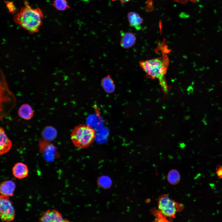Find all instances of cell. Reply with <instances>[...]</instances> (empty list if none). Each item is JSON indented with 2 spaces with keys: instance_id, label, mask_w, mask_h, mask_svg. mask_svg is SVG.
<instances>
[{
  "instance_id": "obj_1",
  "label": "cell",
  "mask_w": 222,
  "mask_h": 222,
  "mask_svg": "<svg viewBox=\"0 0 222 222\" xmlns=\"http://www.w3.org/2000/svg\"><path fill=\"white\" fill-rule=\"evenodd\" d=\"M23 4L20 11L14 15L13 20L29 33H36L42 23L43 14L40 8L32 7L27 0H23Z\"/></svg>"
},
{
  "instance_id": "obj_2",
  "label": "cell",
  "mask_w": 222,
  "mask_h": 222,
  "mask_svg": "<svg viewBox=\"0 0 222 222\" xmlns=\"http://www.w3.org/2000/svg\"><path fill=\"white\" fill-rule=\"evenodd\" d=\"M158 210L154 212L155 222H172L168 220L175 218L177 213L184 208L183 205L171 199L168 195L163 194L158 198Z\"/></svg>"
},
{
  "instance_id": "obj_3",
  "label": "cell",
  "mask_w": 222,
  "mask_h": 222,
  "mask_svg": "<svg viewBox=\"0 0 222 222\" xmlns=\"http://www.w3.org/2000/svg\"><path fill=\"white\" fill-rule=\"evenodd\" d=\"M139 63L148 76L158 79L163 90L166 92L167 86L164 78L167 68L166 62L160 58H157L141 61Z\"/></svg>"
},
{
  "instance_id": "obj_4",
  "label": "cell",
  "mask_w": 222,
  "mask_h": 222,
  "mask_svg": "<svg viewBox=\"0 0 222 222\" xmlns=\"http://www.w3.org/2000/svg\"><path fill=\"white\" fill-rule=\"evenodd\" d=\"M96 136L94 129L85 124H80L72 130L70 135L72 142L78 148H85L93 142Z\"/></svg>"
},
{
  "instance_id": "obj_5",
  "label": "cell",
  "mask_w": 222,
  "mask_h": 222,
  "mask_svg": "<svg viewBox=\"0 0 222 222\" xmlns=\"http://www.w3.org/2000/svg\"><path fill=\"white\" fill-rule=\"evenodd\" d=\"M0 215L1 220L5 222H10L15 218V211L9 197L0 195Z\"/></svg>"
},
{
  "instance_id": "obj_6",
  "label": "cell",
  "mask_w": 222,
  "mask_h": 222,
  "mask_svg": "<svg viewBox=\"0 0 222 222\" xmlns=\"http://www.w3.org/2000/svg\"><path fill=\"white\" fill-rule=\"evenodd\" d=\"M39 150L42 154L44 158L47 161H52L56 156V148L50 142L43 139L40 138L38 141Z\"/></svg>"
},
{
  "instance_id": "obj_7",
  "label": "cell",
  "mask_w": 222,
  "mask_h": 222,
  "mask_svg": "<svg viewBox=\"0 0 222 222\" xmlns=\"http://www.w3.org/2000/svg\"><path fill=\"white\" fill-rule=\"evenodd\" d=\"M38 222H71L64 218L62 214L55 209H49L43 212Z\"/></svg>"
},
{
  "instance_id": "obj_8",
  "label": "cell",
  "mask_w": 222,
  "mask_h": 222,
  "mask_svg": "<svg viewBox=\"0 0 222 222\" xmlns=\"http://www.w3.org/2000/svg\"><path fill=\"white\" fill-rule=\"evenodd\" d=\"M121 39L120 43L121 46L125 49H128L132 47L135 44L136 37L132 32H121Z\"/></svg>"
},
{
  "instance_id": "obj_9",
  "label": "cell",
  "mask_w": 222,
  "mask_h": 222,
  "mask_svg": "<svg viewBox=\"0 0 222 222\" xmlns=\"http://www.w3.org/2000/svg\"><path fill=\"white\" fill-rule=\"evenodd\" d=\"M12 142L7 136L5 131L0 128V154L3 155L8 152L11 148Z\"/></svg>"
},
{
  "instance_id": "obj_10",
  "label": "cell",
  "mask_w": 222,
  "mask_h": 222,
  "mask_svg": "<svg viewBox=\"0 0 222 222\" xmlns=\"http://www.w3.org/2000/svg\"><path fill=\"white\" fill-rule=\"evenodd\" d=\"M12 173L15 178L22 179L28 176L29 170L26 164L22 162H18L13 167Z\"/></svg>"
},
{
  "instance_id": "obj_11",
  "label": "cell",
  "mask_w": 222,
  "mask_h": 222,
  "mask_svg": "<svg viewBox=\"0 0 222 222\" xmlns=\"http://www.w3.org/2000/svg\"><path fill=\"white\" fill-rule=\"evenodd\" d=\"M16 187L14 182L11 180H7L2 182L0 186L1 195L8 197L14 195Z\"/></svg>"
},
{
  "instance_id": "obj_12",
  "label": "cell",
  "mask_w": 222,
  "mask_h": 222,
  "mask_svg": "<svg viewBox=\"0 0 222 222\" xmlns=\"http://www.w3.org/2000/svg\"><path fill=\"white\" fill-rule=\"evenodd\" d=\"M127 18L130 25L137 30L142 29L143 19L137 13L134 12H129Z\"/></svg>"
},
{
  "instance_id": "obj_13",
  "label": "cell",
  "mask_w": 222,
  "mask_h": 222,
  "mask_svg": "<svg viewBox=\"0 0 222 222\" xmlns=\"http://www.w3.org/2000/svg\"><path fill=\"white\" fill-rule=\"evenodd\" d=\"M33 109L30 105L24 104L20 106L18 110L19 117L26 120L31 119L34 115Z\"/></svg>"
},
{
  "instance_id": "obj_14",
  "label": "cell",
  "mask_w": 222,
  "mask_h": 222,
  "mask_svg": "<svg viewBox=\"0 0 222 222\" xmlns=\"http://www.w3.org/2000/svg\"><path fill=\"white\" fill-rule=\"evenodd\" d=\"M42 138L51 142L56 138L57 132L56 130L51 126H47L44 128L41 132Z\"/></svg>"
},
{
  "instance_id": "obj_15",
  "label": "cell",
  "mask_w": 222,
  "mask_h": 222,
  "mask_svg": "<svg viewBox=\"0 0 222 222\" xmlns=\"http://www.w3.org/2000/svg\"><path fill=\"white\" fill-rule=\"evenodd\" d=\"M167 179L168 182L171 185L177 184L180 180V176L179 172L175 169L171 170L168 173Z\"/></svg>"
},
{
  "instance_id": "obj_16",
  "label": "cell",
  "mask_w": 222,
  "mask_h": 222,
  "mask_svg": "<svg viewBox=\"0 0 222 222\" xmlns=\"http://www.w3.org/2000/svg\"><path fill=\"white\" fill-rule=\"evenodd\" d=\"M101 84L103 88L106 91L111 92V91H113L115 89L114 82L109 75H108L102 79Z\"/></svg>"
},
{
  "instance_id": "obj_17",
  "label": "cell",
  "mask_w": 222,
  "mask_h": 222,
  "mask_svg": "<svg viewBox=\"0 0 222 222\" xmlns=\"http://www.w3.org/2000/svg\"><path fill=\"white\" fill-rule=\"evenodd\" d=\"M53 6L56 10L64 11L70 8L66 0H54Z\"/></svg>"
},
{
  "instance_id": "obj_18",
  "label": "cell",
  "mask_w": 222,
  "mask_h": 222,
  "mask_svg": "<svg viewBox=\"0 0 222 222\" xmlns=\"http://www.w3.org/2000/svg\"><path fill=\"white\" fill-rule=\"evenodd\" d=\"M4 2L9 12L14 14L16 10V8L13 2L8 1H5Z\"/></svg>"
},
{
  "instance_id": "obj_19",
  "label": "cell",
  "mask_w": 222,
  "mask_h": 222,
  "mask_svg": "<svg viewBox=\"0 0 222 222\" xmlns=\"http://www.w3.org/2000/svg\"><path fill=\"white\" fill-rule=\"evenodd\" d=\"M216 172L218 178L220 179H222V166L218 165L216 167Z\"/></svg>"
},
{
  "instance_id": "obj_20",
  "label": "cell",
  "mask_w": 222,
  "mask_h": 222,
  "mask_svg": "<svg viewBox=\"0 0 222 222\" xmlns=\"http://www.w3.org/2000/svg\"><path fill=\"white\" fill-rule=\"evenodd\" d=\"M175 1L180 3H185L189 1H190L192 2H196L197 0H174Z\"/></svg>"
},
{
  "instance_id": "obj_21",
  "label": "cell",
  "mask_w": 222,
  "mask_h": 222,
  "mask_svg": "<svg viewBox=\"0 0 222 222\" xmlns=\"http://www.w3.org/2000/svg\"><path fill=\"white\" fill-rule=\"evenodd\" d=\"M112 1H116L117 0H111ZM119 0L122 3H125L126 2H127L129 1H130L131 0Z\"/></svg>"
}]
</instances>
